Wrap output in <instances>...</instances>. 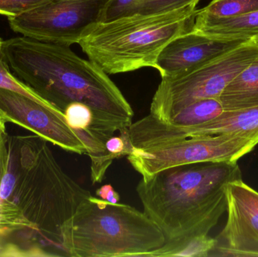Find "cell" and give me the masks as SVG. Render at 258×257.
Masks as SVG:
<instances>
[{
    "mask_svg": "<svg viewBox=\"0 0 258 257\" xmlns=\"http://www.w3.org/2000/svg\"><path fill=\"white\" fill-rule=\"evenodd\" d=\"M3 50L13 75L62 113L81 103L110 134L132 125L133 110L108 74L69 45L22 36L3 41Z\"/></svg>",
    "mask_w": 258,
    "mask_h": 257,
    "instance_id": "6da1fadb",
    "label": "cell"
},
{
    "mask_svg": "<svg viewBox=\"0 0 258 257\" xmlns=\"http://www.w3.org/2000/svg\"><path fill=\"white\" fill-rule=\"evenodd\" d=\"M240 178L237 162L196 163L142 178L136 191L166 241H177L209 235L226 211V186Z\"/></svg>",
    "mask_w": 258,
    "mask_h": 257,
    "instance_id": "7a4b0ae2",
    "label": "cell"
},
{
    "mask_svg": "<svg viewBox=\"0 0 258 257\" xmlns=\"http://www.w3.org/2000/svg\"><path fill=\"white\" fill-rule=\"evenodd\" d=\"M13 137L18 170L12 201L42 236L61 249L63 225L92 195L62 169L46 140L36 134Z\"/></svg>",
    "mask_w": 258,
    "mask_h": 257,
    "instance_id": "3957f363",
    "label": "cell"
},
{
    "mask_svg": "<svg viewBox=\"0 0 258 257\" xmlns=\"http://www.w3.org/2000/svg\"><path fill=\"white\" fill-rule=\"evenodd\" d=\"M196 12L197 6H189L165 13L98 22L78 45L89 60L107 74L154 68L167 44L192 29Z\"/></svg>",
    "mask_w": 258,
    "mask_h": 257,
    "instance_id": "277c9868",
    "label": "cell"
},
{
    "mask_svg": "<svg viewBox=\"0 0 258 257\" xmlns=\"http://www.w3.org/2000/svg\"><path fill=\"white\" fill-rule=\"evenodd\" d=\"M166 241L144 212L92 196L61 230L62 250L72 257H147Z\"/></svg>",
    "mask_w": 258,
    "mask_h": 257,
    "instance_id": "5b68a950",
    "label": "cell"
},
{
    "mask_svg": "<svg viewBox=\"0 0 258 257\" xmlns=\"http://www.w3.org/2000/svg\"><path fill=\"white\" fill-rule=\"evenodd\" d=\"M127 156L147 178L165 169L203 162L236 163L258 144V134L231 133L184 137H153L133 142Z\"/></svg>",
    "mask_w": 258,
    "mask_h": 257,
    "instance_id": "8992f818",
    "label": "cell"
},
{
    "mask_svg": "<svg viewBox=\"0 0 258 257\" xmlns=\"http://www.w3.org/2000/svg\"><path fill=\"white\" fill-rule=\"evenodd\" d=\"M258 56L251 40L177 78L162 79L150 104V115L164 122L182 107L197 101L219 99L230 81Z\"/></svg>",
    "mask_w": 258,
    "mask_h": 257,
    "instance_id": "52a82bcc",
    "label": "cell"
},
{
    "mask_svg": "<svg viewBox=\"0 0 258 257\" xmlns=\"http://www.w3.org/2000/svg\"><path fill=\"white\" fill-rule=\"evenodd\" d=\"M109 0H50L8 18L15 33L42 42L71 45L101 21Z\"/></svg>",
    "mask_w": 258,
    "mask_h": 257,
    "instance_id": "ba28073f",
    "label": "cell"
},
{
    "mask_svg": "<svg viewBox=\"0 0 258 257\" xmlns=\"http://www.w3.org/2000/svg\"><path fill=\"white\" fill-rule=\"evenodd\" d=\"M0 113L6 122L22 127L64 150L79 155L87 153L86 146L68 125L64 114L54 106L0 88Z\"/></svg>",
    "mask_w": 258,
    "mask_h": 257,
    "instance_id": "9c48e42d",
    "label": "cell"
},
{
    "mask_svg": "<svg viewBox=\"0 0 258 257\" xmlns=\"http://www.w3.org/2000/svg\"><path fill=\"white\" fill-rule=\"evenodd\" d=\"M227 217L209 256L258 257V192L242 178L226 186Z\"/></svg>",
    "mask_w": 258,
    "mask_h": 257,
    "instance_id": "30bf717a",
    "label": "cell"
},
{
    "mask_svg": "<svg viewBox=\"0 0 258 257\" xmlns=\"http://www.w3.org/2000/svg\"><path fill=\"white\" fill-rule=\"evenodd\" d=\"M250 41L216 39L190 30L167 44L154 68L162 79L183 76Z\"/></svg>",
    "mask_w": 258,
    "mask_h": 257,
    "instance_id": "8fae6325",
    "label": "cell"
},
{
    "mask_svg": "<svg viewBox=\"0 0 258 257\" xmlns=\"http://www.w3.org/2000/svg\"><path fill=\"white\" fill-rule=\"evenodd\" d=\"M161 129L168 137L218 135L231 133L258 134V107L224 110L218 117L196 126H174L162 122Z\"/></svg>",
    "mask_w": 258,
    "mask_h": 257,
    "instance_id": "7c38bea8",
    "label": "cell"
},
{
    "mask_svg": "<svg viewBox=\"0 0 258 257\" xmlns=\"http://www.w3.org/2000/svg\"><path fill=\"white\" fill-rule=\"evenodd\" d=\"M219 100L224 110L258 107V56L230 81Z\"/></svg>",
    "mask_w": 258,
    "mask_h": 257,
    "instance_id": "4fadbf2b",
    "label": "cell"
},
{
    "mask_svg": "<svg viewBox=\"0 0 258 257\" xmlns=\"http://www.w3.org/2000/svg\"><path fill=\"white\" fill-rule=\"evenodd\" d=\"M192 31L223 39H248L258 37V11L231 18L194 23Z\"/></svg>",
    "mask_w": 258,
    "mask_h": 257,
    "instance_id": "5bb4252c",
    "label": "cell"
},
{
    "mask_svg": "<svg viewBox=\"0 0 258 257\" xmlns=\"http://www.w3.org/2000/svg\"><path fill=\"white\" fill-rule=\"evenodd\" d=\"M200 0H109L100 22L132 15L165 13L189 6H197Z\"/></svg>",
    "mask_w": 258,
    "mask_h": 257,
    "instance_id": "9a60e30c",
    "label": "cell"
},
{
    "mask_svg": "<svg viewBox=\"0 0 258 257\" xmlns=\"http://www.w3.org/2000/svg\"><path fill=\"white\" fill-rule=\"evenodd\" d=\"M223 112L219 99L200 100L182 107L162 122L174 126H196L215 119Z\"/></svg>",
    "mask_w": 258,
    "mask_h": 257,
    "instance_id": "2e32d148",
    "label": "cell"
},
{
    "mask_svg": "<svg viewBox=\"0 0 258 257\" xmlns=\"http://www.w3.org/2000/svg\"><path fill=\"white\" fill-rule=\"evenodd\" d=\"M215 244L216 240L209 235L166 241L162 247L150 252L147 257L209 256Z\"/></svg>",
    "mask_w": 258,
    "mask_h": 257,
    "instance_id": "e0dca14e",
    "label": "cell"
},
{
    "mask_svg": "<svg viewBox=\"0 0 258 257\" xmlns=\"http://www.w3.org/2000/svg\"><path fill=\"white\" fill-rule=\"evenodd\" d=\"M258 11V0H212L197 10L194 23L231 18Z\"/></svg>",
    "mask_w": 258,
    "mask_h": 257,
    "instance_id": "ac0fdd59",
    "label": "cell"
},
{
    "mask_svg": "<svg viewBox=\"0 0 258 257\" xmlns=\"http://www.w3.org/2000/svg\"><path fill=\"white\" fill-rule=\"evenodd\" d=\"M39 234L37 228L30 223L17 204L10 200H0V241L17 232Z\"/></svg>",
    "mask_w": 258,
    "mask_h": 257,
    "instance_id": "d6986e66",
    "label": "cell"
},
{
    "mask_svg": "<svg viewBox=\"0 0 258 257\" xmlns=\"http://www.w3.org/2000/svg\"><path fill=\"white\" fill-rule=\"evenodd\" d=\"M3 41L0 39V88L18 92V93L21 94L24 96L28 97V98L40 103V104L53 106L48 101L39 96L37 94L35 93L32 89L27 87L25 84L18 79L12 73L6 58H5L3 50Z\"/></svg>",
    "mask_w": 258,
    "mask_h": 257,
    "instance_id": "ffe728a7",
    "label": "cell"
},
{
    "mask_svg": "<svg viewBox=\"0 0 258 257\" xmlns=\"http://www.w3.org/2000/svg\"><path fill=\"white\" fill-rule=\"evenodd\" d=\"M50 0H0V15L18 16Z\"/></svg>",
    "mask_w": 258,
    "mask_h": 257,
    "instance_id": "44dd1931",
    "label": "cell"
},
{
    "mask_svg": "<svg viewBox=\"0 0 258 257\" xmlns=\"http://www.w3.org/2000/svg\"><path fill=\"white\" fill-rule=\"evenodd\" d=\"M6 121L0 113V183L6 170L9 151V134L6 131Z\"/></svg>",
    "mask_w": 258,
    "mask_h": 257,
    "instance_id": "7402d4cb",
    "label": "cell"
},
{
    "mask_svg": "<svg viewBox=\"0 0 258 257\" xmlns=\"http://www.w3.org/2000/svg\"><path fill=\"white\" fill-rule=\"evenodd\" d=\"M96 196L100 199L113 204L119 203L120 200V196L119 193L113 189L110 184L102 186L101 188L98 189L96 191Z\"/></svg>",
    "mask_w": 258,
    "mask_h": 257,
    "instance_id": "603a6c76",
    "label": "cell"
},
{
    "mask_svg": "<svg viewBox=\"0 0 258 257\" xmlns=\"http://www.w3.org/2000/svg\"><path fill=\"white\" fill-rule=\"evenodd\" d=\"M253 41H254V42H255V43H257L258 45V37L255 38V39H253Z\"/></svg>",
    "mask_w": 258,
    "mask_h": 257,
    "instance_id": "cb8c5ba5",
    "label": "cell"
},
{
    "mask_svg": "<svg viewBox=\"0 0 258 257\" xmlns=\"http://www.w3.org/2000/svg\"><path fill=\"white\" fill-rule=\"evenodd\" d=\"M2 246H3V244H2L1 241H0V251L2 250Z\"/></svg>",
    "mask_w": 258,
    "mask_h": 257,
    "instance_id": "d4e9b609",
    "label": "cell"
}]
</instances>
